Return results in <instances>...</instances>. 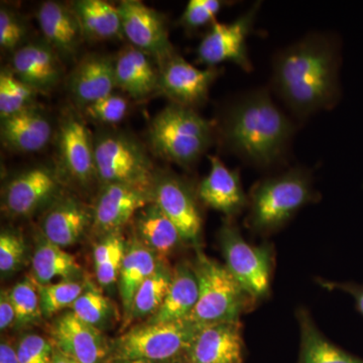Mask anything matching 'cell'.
<instances>
[{
    "mask_svg": "<svg viewBox=\"0 0 363 363\" xmlns=\"http://www.w3.org/2000/svg\"><path fill=\"white\" fill-rule=\"evenodd\" d=\"M340 43L328 33H311L284 48L272 59V87L298 118L338 104Z\"/></svg>",
    "mask_w": 363,
    "mask_h": 363,
    "instance_id": "cell-1",
    "label": "cell"
},
{
    "mask_svg": "<svg viewBox=\"0 0 363 363\" xmlns=\"http://www.w3.org/2000/svg\"><path fill=\"white\" fill-rule=\"evenodd\" d=\"M219 131L231 154L250 166L266 169L284 162L296 126L274 104L267 88H257L227 106Z\"/></svg>",
    "mask_w": 363,
    "mask_h": 363,
    "instance_id": "cell-2",
    "label": "cell"
},
{
    "mask_svg": "<svg viewBox=\"0 0 363 363\" xmlns=\"http://www.w3.org/2000/svg\"><path fill=\"white\" fill-rule=\"evenodd\" d=\"M318 199L311 169L293 167L252 186L245 225L257 235H271L286 226L302 208Z\"/></svg>",
    "mask_w": 363,
    "mask_h": 363,
    "instance_id": "cell-3",
    "label": "cell"
},
{
    "mask_svg": "<svg viewBox=\"0 0 363 363\" xmlns=\"http://www.w3.org/2000/svg\"><path fill=\"white\" fill-rule=\"evenodd\" d=\"M215 124L195 109L171 104L155 116L147 138L152 152L182 168L190 169L214 142Z\"/></svg>",
    "mask_w": 363,
    "mask_h": 363,
    "instance_id": "cell-4",
    "label": "cell"
},
{
    "mask_svg": "<svg viewBox=\"0 0 363 363\" xmlns=\"http://www.w3.org/2000/svg\"><path fill=\"white\" fill-rule=\"evenodd\" d=\"M194 267L199 281V301L191 321L199 327L205 325L238 322L245 313L255 307L252 298L233 278L225 264L208 257L195 247Z\"/></svg>",
    "mask_w": 363,
    "mask_h": 363,
    "instance_id": "cell-5",
    "label": "cell"
},
{
    "mask_svg": "<svg viewBox=\"0 0 363 363\" xmlns=\"http://www.w3.org/2000/svg\"><path fill=\"white\" fill-rule=\"evenodd\" d=\"M199 328L191 320L166 323L142 322L133 325L111 341V360L147 359L185 363Z\"/></svg>",
    "mask_w": 363,
    "mask_h": 363,
    "instance_id": "cell-6",
    "label": "cell"
},
{
    "mask_svg": "<svg viewBox=\"0 0 363 363\" xmlns=\"http://www.w3.org/2000/svg\"><path fill=\"white\" fill-rule=\"evenodd\" d=\"M225 267L257 305L271 295L276 253L272 243L252 245L234 219L226 218L217 233Z\"/></svg>",
    "mask_w": 363,
    "mask_h": 363,
    "instance_id": "cell-7",
    "label": "cell"
},
{
    "mask_svg": "<svg viewBox=\"0 0 363 363\" xmlns=\"http://www.w3.org/2000/svg\"><path fill=\"white\" fill-rule=\"evenodd\" d=\"M97 178L105 184H130L152 187L154 166L147 150L124 133H100L94 138Z\"/></svg>",
    "mask_w": 363,
    "mask_h": 363,
    "instance_id": "cell-8",
    "label": "cell"
},
{
    "mask_svg": "<svg viewBox=\"0 0 363 363\" xmlns=\"http://www.w3.org/2000/svg\"><path fill=\"white\" fill-rule=\"evenodd\" d=\"M262 2L257 1L242 16L231 23L215 21L210 26L197 49V60L207 68H215L222 63L235 64L243 71L253 70L248 55L247 39L252 33Z\"/></svg>",
    "mask_w": 363,
    "mask_h": 363,
    "instance_id": "cell-9",
    "label": "cell"
},
{
    "mask_svg": "<svg viewBox=\"0 0 363 363\" xmlns=\"http://www.w3.org/2000/svg\"><path fill=\"white\" fill-rule=\"evenodd\" d=\"M154 202L175 224L185 243L199 247L203 219L198 206L197 192L187 181L171 172L155 175Z\"/></svg>",
    "mask_w": 363,
    "mask_h": 363,
    "instance_id": "cell-10",
    "label": "cell"
},
{
    "mask_svg": "<svg viewBox=\"0 0 363 363\" xmlns=\"http://www.w3.org/2000/svg\"><path fill=\"white\" fill-rule=\"evenodd\" d=\"M159 93L171 104L195 109L207 101L210 88L222 74L220 68L199 69L175 54L159 65Z\"/></svg>",
    "mask_w": 363,
    "mask_h": 363,
    "instance_id": "cell-11",
    "label": "cell"
},
{
    "mask_svg": "<svg viewBox=\"0 0 363 363\" xmlns=\"http://www.w3.org/2000/svg\"><path fill=\"white\" fill-rule=\"evenodd\" d=\"M117 6L123 37L131 45L152 57L157 66L175 54L162 14L138 0H123Z\"/></svg>",
    "mask_w": 363,
    "mask_h": 363,
    "instance_id": "cell-12",
    "label": "cell"
},
{
    "mask_svg": "<svg viewBox=\"0 0 363 363\" xmlns=\"http://www.w3.org/2000/svg\"><path fill=\"white\" fill-rule=\"evenodd\" d=\"M61 181L48 167L26 169L11 179L2 191V211L13 218L28 217L58 199Z\"/></svg>",
    "mask_w": 363,
    "mask_h": 363,
    "instance_id": "cell-13",
    "label": "cell"
},
{
    "mask_svg": "<svg viewBox=\"0 0 363 363\" xmlns=\"http://www.w3.org/2000/svg\"><path fill=\"white\" fill-rule=\"evenodd\" d=\"M49 335L55 347L80 363H108L111 360L112 340L70 310L52 319Z\"/></svg>",
    "mask_w": 363,
    "mask_h": 363,
    "instance_id": "cell-14",
    "label": "cell"
},
{
    "mask_svg": "<svg viewBox=\"0 0 363 363\" xmlns=\"http://www.w3.org/2000/svg\"><path fill=\"white\" fill-rule=\"evenodd\" d=\"M152 202V187L105 184L100 189L92 210L93 227L101 236L121 231L140 209Z\"/></svg>",
    "mask_w": 363,
    "mask_h": 363,
    "instance_id": "cell-15",
    "label": "cell"
},
{
    "mask_svg": "<svg viewBox=\"0 0 363 363\" xmlns=\"http://www.w3.org/2000/svg\"><path fill=\"white\" fill-rule=\"evenodd\" d=\"M57 142L62 167L72 180L82 186L98 180L94 138L80 116L73 112L66 114Z\"/></svg>",
    "mask_w": 363,
    "mask_h": 363,
    "instance_id": "cell-16",
    "label": "cell"
},
{
    "mask_svg": "<svg viewBox=\"0 0 363 363\" xmlns=\"http://www.w3.org/2000/svg\"><path fill=\"white\" fill-rule=\"evenodd\" d=\"M209 173L197 188L203 204L234 219L248 206V195L241 183L240 171L230 169L217 156H209Z\"/></svg>",
    "mask_w": 363,
    "mask_h": 363,
    "instance_id": "cell-17",
    "label": "cell"
},
{
    "mask_svg": "<svg viewBox=\"0 0 363 363\" xmlns=\"http://www.w3.org/2000/svg\"><path fill=\"white\" fill-rule=\"evenodd\" d=\"M245 345L241 322L200 327L185 363H245Z\"/></svg>",
    "mask_w": 363,
    "mask_h": 363,
    "instance_id": "cell-18",
    "label": "cell"
},
{
    "mask_svg": "<svg viewBox=\"0 0 363 363\" xmlns=\"http://www.w3.org/2000/svg\"><path fill=\"white\" fill-rule=\"evenodd\" d=\"M93 226V213L77 198H58L40 219V231L47 240L64 248L82 240Z\"/></svg>",
    "mask_w": 363,
    "mask_h": 363,
    "instance_id": "cell-19",
    "label": "cell"
},
{
    "mask_svg": "<svg viewBox=\"0 0 363 363\" xmlns=\"http://www.w3.org/2000/svg\"><path fill=\"white\" fill-rule=\"evenodd\" d=\"M11 72L38 93L50 92L63 75L59 54L47 43H30L13 52Z\"/></svg>",
    "mask_w": 363,
    "mask_h": 363,
    "instance_id": "cell-20",
    "label": "cell"
},
{
    "mask_svg": "<svg viewBox=\"0 0 363 363\" xmlns=\"http://www.w3.org/2000/svg\"><path fill=\"white\" fill-rule=\"evenodd\" d=\"M68 87L82 108L108 96L116 88V59L101 55L86 57L72 72Z\"/></svg>",
    "mask_w": 363,
    "mask_h": 363,
    "instance_id": "cell-21",
    "label": "cell"
},
{
    "mask_svg": "<svg viewBox=\"0 0 363 363\" xmlns=\"http://www.w3.org/2000/svg\"><path fill=\"white\" fill-rule=\"evenodd\" d=\"M1 142L16 152H37L45 149L52 135L49 117L37 106L1 118Z\"/></svg>",
    "mask_w": 363,
    "mask_h": 363,
    "instance_id": "cell-22",
    "label": "cell"
},
{
    "mask_svg": "<svg viewBox=\"0 0 363 363\" xmlns=\"http://www.w3.org/2000/svg\"><path fill=\"white\" fill-rule=\"evenodd\" d=\"M133 45L123 48L116 59V88L136 100L159 92V66Z\"/></svg>",
    "mask_w": 363,
    "mask_h": 363,
    "instance_id": "cell-23",
    "label": "cell"
},
{
    "mask_svg": "<svg viewBox=\"0 0 363 363\" xmlns=\"http://www.w3.org/2000/svg\"><path fill=\"white\" fill-rule=\"evenodd\" d=\"M199 281L192 262L182 260L173 269L171 285L162 307L145 322L166 323L190 319L199 301Z\"/></svg>",
    "mask_w": 363,
    "mask_h": 363,
    "instance_id": "cell-24",
    "label": "cell"
},
{
    "mask_svg": "<svg viewBox=\"0 0 363 363\" xmlns=\"http://www.w3.org/2000/svg\"><path fill=\"white\" fill-rule=\"evenodd\" d=\"M38 21L45 43L59 55L72 57L84 39L77 16L71 6L45 1L38 11Z\"/></svg>",
    "mask_w": 363,
    "mask_h": 363,
    "instance_id": "cell-25",
    "label": "cell"
},
{
    "mask_svg": "<svg viewBox=\"0 0 363 363\" xmlns=\"http://www.w3.org/2000/svg\"><path fill=\"white\" fill-rule=\"evenodd\" d=\"M133 225V235L161 260H167L182 243H185L175 224L155 202L135 215Z\"/></svg>",
    "mask_w": 363,
    "mask_h": 363,
    "instance_id": "cell-26",
    "label": "cell"
},
{
    "mask_svg": "<svg viewBox=\"0 0 363 363\" xmlns=\"http://www.w3.org/2000/svg\"><path fill=\"white\" fill-rule=\"evenodd\" d=\"M161 262L135 235L128 240L123 266L117 281V288L123 305V326L130 317L131 306L138 288L157 271Z\"/></svg>",
    "mask_w": 363,
    "mask_h": 363,
    "instance_id": "cell-27",
    "label": "cell"
},
{
    "mask_svg": "<svg viewBox=\"0 0 363 363\" xmlns=\"http://www.w3.org/2000/svg\"><path fill=\"white\" fill-rule=\"evenodd\" d=\"M30 276L38 286L49 285L57 279L61 281L84 279V272L75 257L47 240L42 233L33 250Z\"/></svg>",
    "mask_w": 363,
    "mask_h": 363,
    "instance_id": "cell-28",
    "label": "cell"
},
{
    "mask_svg": "<svg viewBox=\"0 0 363 363\" xmlns=\"http://www.w3.org/2000/svg\"><path fill=\"white\" fill-rule=\"evenodd\" d=\"M297 320L301 335L298 363H363V358L331 342L305 308L297 310Z\"/></svg>",
    "mask_w": 363,
    "mask_h": 363,
    "instance_id": "cell-29",
    "label": "cell"
},
{
    "mask_svg": "<svg viewBox=\"0 0 363 363\" xmlns=\"http://www.w3.org/2000/svg\"><path fill=\"white\" fill-rule=\"evenodd\" d=\"M71 7L86 39L105 40L123 37L118 6L104 0H78Z\"/></svg>",
    "mask_w": 363,
    "mask_h": 363,
    "instance_id": "cell-30",
    "label": "cell"
},
{
    "mask_svg": "<svg viewBox=\"0 0 363 363\" xmlns=\"http://www.w3.org/2000/svg\"><path fill=\"white\" fill-rule=\"evenodd\" d=\"M172 277L173 269L169 267L166 260H162L157 271L143 281L135 293L130 317L121 331L130 328L135 322L138 324L147 321L159 311L168 294Z\"/></svg>",
    "mask_w": 363,
    "mask_h": 363,
    "instance_id": "cell-31",
    "label": "cell"
},
{
    "mask_svg": "<svg viewBox=\"0 0 363 363\" xmlns=\"http://www.w3.org/2000/svg\"><path fill=\"white\" fill-rule=\"evenodd\" d=\"M83 322L94 327L98 330H111L119 321V313L116 305L111 298L105 296L100 289L90 283L84 292L76 300L70 308Z\"/></svg>",
    "mask_w": 363,
    "mask_h": 363,
    "instance_id": "cell-32",
    "label": "cell"
},
{
    "mask_svg": "<svg viewBox=\"0 0 363 363\" xmlns=\"http://www.w3.org/2000/svg\"><path fill=\"white\" fill-rule=\"evenodd\" d=\"M128 240L121 231L102 235L93 250L95 274L102 288H111L118 281Z\"/></svg>",
    "mask_w": 363,
    "mask_h": 363,
    "instance_id": "cell-33",
    "label": "cell"
},
{
    "mask_svg": "<svg viewBox=\"0 0 363 363\" xmlns=\"http://www.w3.org/2000/svg\"><path fill=\"white\" fill-rule=\"evenodd\" d=\"M89 281H60L39 286L40 311L44 319H51L69 309L84 292Z\"/></svg>",
    "mask_w": 363,
    "mask_h": 363,
    "instance_id": "cell-34",
    "label": "cell"
},
{
    "mask_svg": "<svg viewBox=\"0 0 363 363\" xmlns=\"http://www.w3.org/2000/svg\"><path fill=\"white\" fill-rule=\"evenodd\" d=\"M14 310H16V324L18 330L28 329L42 321L40 311L39 286L30 276L26 277L11 289Z\"/></svg>",
    "mask_w": 363,
    "mask_h": 363,
    "instance_id": "cell-35",
    "label": "cell"
},
{
    "mask_svg": "<svg viewBox=\"0 0 363 363\" xmlns=\"http://www.w3.org/2000/svg\"><path fill=\"white\" fill-rule=\"evenodd\" d=\"M38 92L26 85L11 72L2 69L0 73V117L6 118L35 106Z\"/></svg>",
    "mask_w": 363,
    "mask_h": 363,
    "instance_id": "cell-36",
    "label": "cell"
},
{
    "mask_svg": "<svg viewBox=\"0 0 363 363\" xmlns=\"http://www.w3.org/2000/svg\"><path fill=\"white\" fill-rule=\"evenodd\" d=\"M28 247L18 231L4 229L0 234V272L2 277L13 276L25 266Z\"/></svg>",
    "mask_w": 363,
    "mask_h": 363,
    "instance_id": "cell-37",
    "label": "cell"
},
{
    "mask_svg": "<svg viewBox=\"0 0 363 363\" xmlns=\"http://www.w3.org/2000/svg\"><path fill=\"white\" fill-rule=\"evenodd\" d=\"M86 118L99 124L121 123L128 111V102L121 95L112 94L83 107Z\"/></svg>",
    "mask_w": 363,
    "mask_h": 363,
    "instance_id": "cell-38",
    "label": "cell"
},
{
    "mask_svg": "<svg viewBox=\"0 0 363 363\" xmlns=\"http://www.w3.org/2000/svg\"><path fill=\"white\" fill-rule=\"evenodd\" d=\"M227 6L221 0H190L182 13L179 23L187 30L197 28L215 23L217 14Z\"/></svg>",
    "mask_w": 363,
    "mask_h": 363,
    "instance_id": "cell-39",
    "label": "cell"
},
{
    "mask_svg": "<svg viewBox=\"0 0 363 363\" xmlns=\"http://www.w3.org/2000/svg\"><path fill=\"white\" fill-rule=\"evenodd\" d=\"M52 350L50 339L37 333L23 334L16 343L20 363H52Z\"/></svg>",
    "mask_w": 363,
    "mask_h": 363,
    "instance_id": "cell-40",
    "label": "cell"
},
{
    "mask_svg": "<svg viewBox=\"0 0 363 363\" xmlns=\"http://www.w3.org/2000/svg\"><path fill=\"white\" fill-rule=\"evenodd\" d=\"M26 35L23 21L11 9H0V45L2 49L14 51L20 49Z\"/></svg>",
    "mask_w": 363,
    "mask_h": 363,
    "instance_id": "cell-41",
    "label": "cell"
},
{
    "mask_svg": "<svg viewBox=\"0 0 363 363\" xmlns=\"http://www.w3.org/2000/svg\"><path fill=\"white\" fill-rule=\"evenodd\" d=\"M317 283L322 288L329 291H341L350 295L354 300L357 309L363 317V284L340 283V281H328V279H318Z\"/></svg>",
    "mask_w": 363,
    "mask_h": 363,
    "instance_id": "cell-42",
    "label": "cell"
},
{
    "mask_svg": "<svg viewBox=\"0 0 363 363\" xmlns=\"http://www.w3.org/2000/svg\"><path fill=\"white\" fill-rule=\"evenodd\" d=\"M16 324V310L11 290L2 289L0 293V330L6 331Z\"/></svg>",
    "mask_w": 363,
    "mask_h": 363,
    "instance_id": "cell-43",
    "label": "cell"
},
{
    "mask_svg": "<svg viewBox=\"0 0 363 363\" xmlns=\"http://www.w3.org/2000/svg\"><path fill=\"white\" fill-rule=\"evenodd\" d=\"M0 363H20L16 355V344L6 339L0 343Z\"/></svg>",
    "mask_w": 363,
    "mask_h": 363,
    "instance_id": "cell-44",
    "label": "cell"
},
{
    "mask_svg": "<svg viewBox=\"0 0 363 363\" xmlns=\"http://www.w3.org/2000/svg\"><path fill=\"white\" fill-rule=\"evenodd\" d=\"M54 346V345H52ZM52 363H80L77 360L74 359L65 353L62 352L58 348L55 347L52 350Z\"/></svg>",
    "mask_w": 363,
    "mask_h": 363,
    "instance_id": "cell-45",
    "label": "cell"
},
{
    "mask_svg": "<svg viewBox=\"0 0 363 363\" xmlns=\"http://www.w3.org/2000/svg\"><path fill=\"white\" fill-rule=\"evenodd\" d=\"M108 363H176V362H152L147 359H114L111 360Z\"/></svg>",
    "mask_w": 363,
    "mask_h": 363,
    "instance_id": "cell-46",
    "label": "cell"
}]
</instances>
